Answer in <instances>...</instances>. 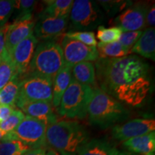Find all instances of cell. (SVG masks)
Segmentation results:
<instances>
[{
  "label": "cell",
  "mask_w": 155,
  "mask_h": 155,
  "mask_svg": "<svg viewBox=\"0 0 155 155\" xmlns=\"http://www.w3.org/2000/svg\"><path fill=\"white\" fill-rule=\"evenodd\" d=\"M99 88L118 101L139 107L152 89L150 68L142 58L129 55L118 58H98L95 61Z\"/></svg>",
  "instance_id": "obj_1"
},
{
  "label": "cell",
  "mask_w": 155,
  "mask_h": 155,
  "mask_svg": "<svg viewBox=\"0 0 155 155\" xmlns=\"http://www.w3.org/2000/svg\"><path fill=\"white\" fill-rule=\"evenodd\" d=\"M89 140L88 131L77 121H58L47 127V147L60 155H78Z\"/></svg>",
  "instance_id": "obj_2"
},
{
  "label": "cell",
  "mask_w": 155,
  "mask_h": 155,
  "mask_svg": "<svg viewBox=\"0 0 155 155\" xmlns=\"http://www.w3.org/2000/svg\"><path fill=\"white\" fill-rule=\"evenodd\" d=\"M87 114L91 124L105 129L126 121L130 112L122 103L106 94L99 88H94Z\"/></svg>",
  "instance_id": "obj_3"
},
{
  "label": "cell",
  "mask_w": 155,
  "mask_h": 155,
  "mask_svg": "<svg viewBox=\"0 0 155 155\" xmlns=\"http://www.w3.org/2000/svg\"><path fill=\"white\" fill-rule=\"evenodd\" d=\"M65 65L61 45L55 40H45L38 44L29 65L26 76L38 75L53 81Z\"/></svg>",
  "instance_id": "obj_4"
},
{
  "label": "cell",
  "mask_w": 155,
  "mask_h": 155,
  "mask_svg": "<svg viewBox=\"0 0 155 155\" xmlns=\"http://www.w3.org/2000/svg\"><path fill=\"white\" fill-rule=\"evenodd\" d=\"M93 93L94 88L81 84L72 78L56 111L62 117L67 119H84Z\"/></svg>",
  "instance_id": "obj_5"
},
{
  "label": "cell",
  "mask_w": 155,
  "mask_h": 155,
  "mask_svg": "<svg viewBox=\"0 0 155 155\" xmlns=\"http://www.w3.org/2000/svg\"><path fill=\"white\" fill-rule=\"evenodd\" d=\"M70 31H91L101 26L105 16L95 1L75 0L69 16Z\"/></svg>",
  "instance_id": "obj_6"
},
{
  "label": "cell",
  "mask_w": 155,
  "mask_h": 155,
  "mask_svg": "<svg viewBox=\"0 0 155 155\" xmlns=\"http://www.w3.org/2000/svg\"><path fill=\"white\" fill-rule=\"evenodd\" d=\"M53 100V81L48 78L32 75L20 81L16 104L29 102H48ZM15 104V106H16Z\"/></svg>",
  "instance_id": "obj_7"
},
{
  "label": "cell",
  "mask_w": 155,
  "mask_h": 155,
  "mask_svg": "<svg viewBox=\"0 0 155 155\" xmlns=\"http://www.w3.org/2000/svg\"><path fill=\"white\" fill-rule=\"evenodd\" d=\"M47 127L41 121L25 116L18 127L9 133V140L20 141L31 150L46 147Z\"/></svg>",
  "instance_id": "obj_8"
},
{
  "label": "cell",
  "mask_w": 155,
  "mask_h": 155,
  "mask_svg": "<svg viewBox=\"0 0 155 155\" xmlns=\"http://www.w3.org/2000/svg\"><path fill=\"white\" fill-rule=\"evenodd\" d=\"M61 44L65 65L73 68L82 62L96 61L99 58L96 47H91L63 35Z\"/></svg>",
  "instance_id": "obj_9"
},
{
  "label": "cell",
  "mask_w": 155,
  "mask_h": 155,
  "mask_svg": "<svg viewBox=\"0 0 155 155\" xmlns=\"http://www.w3.org/2000/svg\"><path fill=\"white\" fill-rule=\"evenodd\" d=\"M155 130L154 119H135L112 127L111 135L116 140L124 141Z\"/></svg>",
  "instance_id": "obj_10"
},
{
  "label": "cell",
  "mask_w": 155,
  "mask_h": 155,
  "mask_svg": "<svg viewBox=\"0 0 155 155\" xmlns=\"http://www.w3.org/2000/svg\"><path fill=\"white\" fill-rule=\"evenodd\" d=\"M148 7L144 5H131L114 19L113 24L122 32L141 30L146 26V13Z\"/></svg>",
  "instance_id": "obj_11"
},
{
  "label": "cell",
  "mask_w": 155,
  "mask_h": 155,
  "mask_svg": "<svg viewBox=\"0 0 155 155\" xmlns=\"http://www.w3.org/2000/svg\"><path fill=\"white\" fill-rule=\"evenodd\" d=\"M39 40L32 34L15 47L9 54L19 77L26 75Z\"/></svg>",
  "instance_id": "obj_12"
},
{
  "label": "cell",
  "mask_w": 155,
  "mask_h": 155,
  "mask_svg": "<svg viewBox=\"0 0 155 155\" xmlns=\"http://www.w3.org/2000/svg\"><path fill=\"white\" fill-rule=\"evenodd\" d=\"M68 25L69 18H39L35 25L33 35L41 41L55 40V38L65 34Z\"/></svg>",
  "instance_id": "obj_13"
},
{
  "label": "cell",
  "mask_w": 155,
  "mask_h": 155,
  "mask_svg": "<svg viewBox=\"0 0 155 155\" xmlns=\"http://www.w3.org/2000/svg\"><path fill=\"white\" fill-rule=\"evenodd\" d=\"M35 21L32 15L16 19L12 24L8 25L5 38V48L10 54L15 47L25 39L33 34Z\"/></svg>",
  "instance_id": "obj_14"
},
{
  "label": "cell",
  "mask_w": 155,
  "mask_h": 155,
  "mask_svg": "<svg viewBox=\"0 0 155 155\" xmlns=\"http://www.w3.org/2000/svg\"><path fill=\"white\" fill-rule=\"evenodd\" d=\"M23 114L45 124L48 126L58 121V117L54 113L51 103L29 102L16 104Z\"/></svg>",
  "instance_id": "obj_15"
},
{
  "label": "cell",
  "mask_w": 155,
  "mask_h": 155,
  "mask_svg": "<svg viewBox=\"0 0 155 155\" xmlns=\"http://www.w3.org/2000/svg\"><path fill=\"white\" fill-rule=\"evenodd\" d=\"M122 146L135 155H155V131L123 141Z\"/></svg>",
  "instance_id": "obj_16"
},
{
  "label": "cell",
  "mask_w": 155,
  "mask_h": 155,
  "mask_svg": "<svg viewBox=\"0 0 155 155\" xmlns=\"http://www.w3.org/2000/svg\"><path fill=\"white\" fill-rule=\"evenodd\" d=\"M138 54L141 57L155 60V30L148 28L142 32L140 38L131 48L129 54Z\"/></svg>",
  "instance_id": "obj_17"
},
{
  "label": "cell",
  "mask_w": 155,
  "mask_h": 155,
  "mask_svg": "<svg viewBox=\"0 0 155 155\" xmlns=\"http://www.w3.org/2000/svg\"><path fill=\"white\" fill-rule=\"evenodd\" d=\"M43 2L45 7L39 15V18H69L73 0H49Z\"/></svg>",
  "instance_id": "obj_18"
},
{
  "label": "cell",
  "mask_w": 155,
  "mask_h": 155,
  "mask_svg": "<svg viewBox=\"0 0 155 155\" xmlns=\"http://www.w3.org/2000/svg\"><path fill=\"white\" fill-rule=\"evenodd\" d=\"M71 79L72 68L65 65L56 75L53 81V107L57 108L59 106L62 96L68 87Z\"/></svg>",
  "instance_id": "obj_19"
},
{
  "label": "cell",
  "mask_w": 155,
  "mask_h": 155,
  "mask_svg": "<svg viewBox=\"0 0 155 155\" xmlns=\"http://www.w3.org/2000/svg\"><path fill=\"white\" fill-rule=\"evenodd\" d=\"M117 151L115 145L106 139H90L78 155H114Z\"/></svg>",
  "instance_id": "obj_20"
},
{
  "label": "cell",
  "mask_w": 155,
  "mask_h": 155,
  "mask_svg": "<svg viewBox=\"0 0 155 155\" xmlns=\"http://www.w3.org/2000/svg\"><path fill=\"white\" fill-rule=\"evenodd\" d=\"M72 78L81 84L95 88L96 70L92 62H82L72 68Z\"/></svg>",
  "instance_id": "obj_21"
},
{
  "label": "cell",
  "mask_w": 155,
  "mask_h": 155,
  "mask_svg": "<svg viewBox=\"0 0 155 155\" xmlns=\"http://www.w3.org/2000/svg\"><path fill=\"white\" fill-rule=\"evenodd\" d=\"M96 48L99 58H122L129 55L130 51L118 42H111V43L98 42Z\"/></svg>",
  "instance_id": "obj_22"
},
{
  "label": "cell",
  "mask_w": 155,
  "mask_h": 155,
  "mask_svg": "<svg viewBox=\"0 0 155 155\" xmlns=\"http://www.w3.org/2000/svg\"><path fill=\"white\" fill-rule=\"evenodd\" d=\"M19 83V77L16 76L0 90V105L12 107L16 106L15 104L18 97Z\"/></svg>",
  "instance_id": "obj_23"
},
{
  "label": "cell",
  "mask_w": 155,
  "mask_h": 155,
  "mask_svg": "<svg viewBox=\"0 0 155 155\" xmlns=\"http://www.w3.org/2000/svg\"><path fill=\"white\" fill-rule=\"evenodd\" d=\"M17 75L15 65L8 53L0 60V90L15 78Z\"/></svg>",
  "instance_id": "obj_24"
},
{
  "label": "cell",
  "mask_w": 155,
  "mask_h": 155,
  "mask_svg": "<svg viewBox=\"0 0 155 155\" xmlns=\"http://www.w3.org/2000/svg\"><path fill=\"white\" fill-rule=\"evenodd\" d=\"M30 150V147L18 140L0 141V155H23Z\"/></svg>",
  "instance_id": "obj_25"
},
{
  "label": "cell",
  "mask_w": 155,
  "mask_h": 155,
  "mask_svg": "<svg viewBox=\"0 0 155 155\" xmlns=\"http://www.w3.org/2000/svg\"><path fill=\"white\" fill-rule=\"evenodd\" d=\"M122 33V30L118 27L105 28L104 25H101L97 29L96 38L102 43H111L117 42Z\"/></svg>",
  "instance_id": "obj_26"
},
{
  "label": "cell",
  "mask_w": 155,
  "mask_h": 155,
  "mask_svg": "<svg viewBox=\"0 0 155 155\" xmlns=\"http://www.w3.org/2000/svg\"><path fill=\"white\" fill-rule=\"evenodd\" d=\"M98 5L102 7L106 12V15L109 17H113L114 15L123 12L125 9L132 5L131 1H98Z\"/></svg>",
  "instance_id": "obj_27"
},
{
  "label": "cell",
  "mask_w": 155,
  "mask_h": 155,
  "mask_svg": "<svg viewBox=\"0 0 155 155\" xmlns=\"http://www.w3.org/2000/svg\"><path fill=\"white\" fill-rule=\"evenodd\" d=\"M64 35L91 47H96L98 43L94 32L92 31L91 32L90 31H85V32L68 31V32H65Z\"/></svg>",
  "instance_id": "obj_28"
},
{
  "label": "cell",
  "mask_w": 155,
  "mask_h": 155,
  "mask_svg": "<svg viewBox=\"0 0 155 155\" xmlns=\"http://www.w3.org/2000/svg\"><path fill=\"white\" fill-rule=\"evenodd\" d=\"M25 117V115L21 110L15 109L5 121L0 124V129L6 133L12 132L18 127Z\"/></svg>",
  "instance_id": "obj_29"
},
{
  "label": "cell",
  "mask_w": 155,
  "mask_h": 155,
  "mask_svg": "<svg viewBox=\"0 0 155 155\" xmlns=\"http://www.w3.org/2000/svg\"><path fill=\"white\" fill-rule=\"evenodd\" d=\"M36 4L37 2L34 1V0L15 1V9H17L18 11L15 20L32 15V12L35 7Z\"/></svg>",
  "instance_id": "obj_30"
},
{
  "label": "cell",
  "mask_w": 155,
  "mask_h": 155,
  "mask_svg": "<svg viewBox=\"0 0 155 155\" xmlns=\"http://www.w3.org/2000/svg\"><path fill=\"white\" fill-rule=\"evenodd\" d=\"M15 3L13 0H0V28L9 20L15 10Z\"/></svg>",
  "instance_id": "obj_31"
},
{
  "label": "cell",
  "mask_w": 155,
  "mask_h": 155,
  "mask_svg": "<svg viewBox=\"0 0 155 155\" xmlns=\"http://www.w3.org/2000/svg\"><path fill=\"white\" fill-rule=\"evenodd\" d=\"M142 30L139 31H131V32H122L120 36L118 42H119L121 45L130 50L131 48L134 45L141 35L142 34Z\"/></svg>",
  "instance_id": "obj_32"
},
{
  "label": "cell",
  "mask_w": 155,
  "mask_h": 155,
  "mask_svg": "<svg viewBox=\"0 0 155 155\" xmlns=\"http://www.w3.org/2000/svg\"><path fill=\"white\" fill-rule=\"evenodd\" d=\"M23 155H60L58 152L54 151L49 147H42V148L30 150Z\"/></svg>",
  "instance_id": "obj_33"
},
{
  "label": "cell",
  "mask_w": 155,
  "mask_h": 155,
  "mask_svg": "<svg viewBox=\"0 0 155 155\" xmlns=\"http://www.w3.org/2000/svg\"><path fill=\"white\" fill-rule=\"evenodd\" d=\"M8 25H5L0 28V60L1 58L7 53L5 48V38Z\"/></svg>",
  "instance_id": "obj_34"
},
{
  "label": "cell",
  "mask_w": 155,
  "mask_h": 155,
  "mask_svg": "<svg viewBox=\"0 0 155 155\" xmlns=\"http://www.w3.org/2000/svg\"><path fill=\"white\" fill-rule=\"evenodd\" d=\"M155 25V7L154 4L147 8L146 13V25L149 28H154Z\"/></svg>",
  "instance_id": "obj_35"
},
{
  "label": "cell",
  "mask_w": 155,
  "mask_h": 155,
  "mask_svg": "<svg viewBox=\"0 0 155 155\" xmlns=\"http://www.w3.org/2000/svg\"><path fill=\"white\" fill-rule=\"evenodd\" d=\"M15 110V107L7 105H0V124L5 121L12 111Z\"/></svg>",
  "instance_id": "obj_36"
},
{
  "label": "cell",
  "mask_w": 155,
  "mask_h": 155,
  "mask_svg": "<svg viewBox=\"0 0 155 155\" xmlns=\"http://www.w3.org/2000/svg\"><path fill=\"white\" fill-rule=\"evenodd\" d=\"M9 140V133H6L0 129V141Z\"/></svg>",
  "instance_id": "obj_37"
},
{
  "label": "cell",
  "mask_w": 155,
  "mask_h": 155,
  "mask_svg": "<svg viewBox=\"0 0 155 155\" xmlns=\"http://www.w3.org/2000/svg\"><path fill=\"white\" fill-rule=\"evenodd\" d=\"M114 155H135L132 154V153H130L129 152H124V151H119L118 150L116 151V152L115 153Z\"/></svg>",
  "instance_id": "obj_38"
}]
</instances>
